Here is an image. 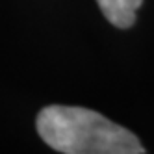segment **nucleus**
<instances>
[{"mask_svg": "<svg viewBox=\"0 0 154 154\" xmlns=\"http://www.w3.org/2000/svg\"><path fill=\"white\" fill-rule=\"evenodd\" d=\"M37 132L63 154H143L145 147L130 130L78 106H47L37 115Z\"/></svg>", "mask_w": 154, "mask_h": 154, "instance_id": "1", "label": "nucleus"}, {"mask_svg": "<svg viewBox=\"0 0 154 154\" xmlns=\"http://www.w3.org/2000/svg\"><path fill=\"white\" fill-rule=\"evenodd\" d=\"M104 17L117 28H130L143 0H97Z\"/></svg>", "mask_w": 154, "mask_h": 154, "instance_id": "2", "label": "nucleus"}]
</instances>
